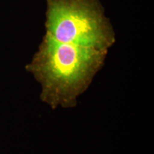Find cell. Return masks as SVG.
I'll use <instances>...</instances> for the list:
<instances>
[{"instance_id": "1", "label": "cell", "mask_w": 154, "mask_h": 154, "mask_svg": "<svg viewBox=\"0 0 154 154\" xmlns=\"http://www.w3.org/2000/svg\"><path fill=\"white\" fill-rule=\"evenodd\" d=\"M108 52L72 47L44 36L26 69L41 85L42 102L53 110L72 109L104 65Z\"/></svg>"}, {"instance_id": "2", "label": "cell", "mask_w": 154, "mask_h": 154, "mask_svg": "<svg viewBox=\"0 0 154 154\" xmlns=\"http://www.w3.org/2000/svg\"><path fill=\"white\" fill-rule=\"evenodd\" d=\"M44 36L72 47L108 51L116 34L99 0H47Z\"/></svg>"}]
</instances>
